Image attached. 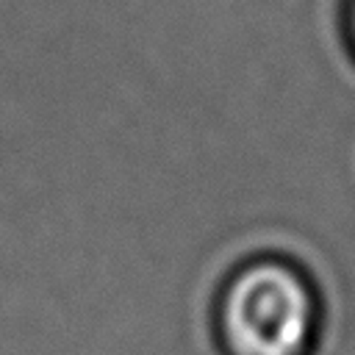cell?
I'll use <instances>...</instances> for the list:
<instances>
[{"mask_svg": "<svg viewBox=\"0 0 355 355\" xmlns=\"http://www.w3.org/2000/svg\"><path fill=\"white\" fill-rule=\"evenodd\" d=\"M347 25H349V36H352V44H355V0H349V8H347Z\"/></svg>", "mask_w": 355, "mask_h": 355, "instance_id": "2", "label": "cell"}, {"mask_svg": "<svg viewBox=\"0 0 355 355\" xmlns=\"http://www.w3.org/2000/svg\"><path fill=\"white\" fill-rule=\"evenodd\" d=\"M216 327L230 355H308L319 330V297L286 258H252L222 286Z\"/></svg>", "mask_w": 355, "mask_h": 355, "instance_id": "1", "label": "cell"}]
</instances>
